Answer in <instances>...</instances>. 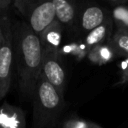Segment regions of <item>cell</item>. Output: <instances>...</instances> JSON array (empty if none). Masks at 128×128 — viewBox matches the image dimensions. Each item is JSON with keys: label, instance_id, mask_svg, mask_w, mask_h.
I'll list each match as a JSON object with an SVG mask.
<instances>
[{"label": "cell", "instance_id": "cell-1", "mask_svg": "<svg viewBox=\"0 0 128 128\" xmlns=\"http://www.w3.org/2000/svg\"><path fill=\"white\" fill-rule=\"evenodd\" d=\"M12 42L20 91L24 97L31 98L40 77L44 49L25 21L12 23Z\"/></svg>", "mask_w": 128, "mask_h": 128}, {"label": "cell", "instance_id": "cell-2", "mask_svg": "<svg viewBox=\"0 0 128 128\" xmlns=\"http://www.w3.org/2000/svg\"><path fill=\"white\" fill-rule=\"evenodd\" d=\"M31 98L33 102L31 128L51 127L64 108V96L40 76Z\"/></svg>", "mask_w": 128, "mask_h": 128}, {"label": "cell", "instance_id": "cell-3", "mask_svg": "<svg viewBox=\"0 0 128 128\" xmlns=\"http://www.w3.org/2000/svg\"><path fill=\"white\" fill-rule=\"evenodd\" d=\"M15 7L26 19L30 29L39 36L50 24L56 20L55 8L52 1L16 0Z\"/></svg>", "mask_w": 128, "mask_h": 128}, {"label": "cell", "instance_id": "cell-4", "mask_svg": "<svg viewBox=\"0 0 128 128\" xmlns=\"http://www.w3.org/2000/svg\"><path fill=\"white\" fill-rule=\"evenodd\" d=\"M0 25L4 39L0 44V101L7 95L13 75L14 51L12 42V22L10 18L3 14L0 19Z\"/></svg>", "mask_w": 128, "mask_h": 128}, {"label": "cell", "instance_id": "cell-5", "mask_svg": "<svg viewBox=\"0 0 128 128\" xmlns=\"http://www.w3.org/2000/svg\"><path fill=\"white\" fill-rule=\"evenodd\" d=\"M40 76H42L61 95L64 96L66 87V73L62 65L59 52L44 51Z\"/></svg>", "mask_w": 128, "mask_h": 128}, {"label": "cell", "instance_id": "cell-6", "mask_svg": "<svg viewBox=\"0 0 128 128\" xmlns=\"http://www.w3.org/2000/svg\"><path fill=\"white\" fill-rule=\"evenodd\" d=\"M0 128H27L25 112L5 101L0 105Z\"/></svg>", "mask_w": 128, "mask_h": 128}, {"label": "cell", "instance_id": "cell-7", "mask_svg": "<svg viewBox=\"0 0 128 128\" xmlns=\"http://www.w3.org/2000/svg\"><path fill=\"white\" fill-rule=\"evenodd\" d=\"M108 15L99 5H88L82 11L79 18V25L83 32L88 33L104 23L108 19Z\"/></svg>", "mask_w": 128, "mask_h": 128}, {"label": "cell", "instance_id": "cell-8", "mask_svg": "<svg viewBox=\"0 0 128 128\" xmlns=\"http://www.w3.org/2000/svg\"><path fill=\"white\" fill-rule=\"evenodd\" d=\"M113 24L114 23L112 21V18L109 17L104 23H102L101 25H99L98 27L93 29L92 31L86 33V35L83 39V43L88 52L92 48H94L98 45L108 43L110 41V39L112 37L111 34H112Z\"/></svg>", "mask_w": 128, "mask_h": 128}, {"label": "cell", "instance_id": "cell-9", "mask_svg": "<svg viewBox=\"0 0 128 128\" xmlns=\"http://www.w3.org/2000/svg\"><path fill=\"white\" fill-rule=\"evenodd\" d=\"M62 36H63V26L57 20H55L38 37L40 39L44 51L59 52Z\"/></svg>", "mask_w": 128, "mask_h": 128}, {"label": "cell", "instance_id": "cell-10", "mask_svg": "<svg viewBox=\"0 0 128 128\" xmlns=\"http://www.w3.org/2000/svg\"><path fill=\"white\" fill-rule=\"evenodd\" d=\"M56 20L64 26H72L76 21V7L73 2L67 0H52Z\"/></svg>", "mask_w": 128, "mask_h": 128}, {"label": "cell", "instance_id": "cell-11", "mask_svg": "<svg viewBox=\"0 0 128 128\" xmlns=\"http://www.w3.org/2000/svg\"><path fill=\"white\" fill-rule=\"evenodd\" d=\"M115 56H116V54L113 51L109 42L102 44V45H98V46L92 48L91 50H89V52L87 53L88 59L92 63L97 64V65L107 64V63L111 62L115 58Z\"/></svg>", "mask_w": 128, "mask_h": 128}, {"label": "cell", "instance_id": "cell-12", "mask_svg": "<svg viewBox=\"0 0 128 128\" xmlns=\"http://www.w3.org/2000/svg\"><path fill=\"white\" fill-rule=\"evenodd\" d=\"M109 44L111 45L116 56L128 58V30L117 29L112 35Z\"/></svg>", "mask_w": 128, "mask_h": 128}, {"label": "cell", "instance_id": "cell-13", "mask_svg": "<svg viewBox=\"0 0 128 128\" xmlns=\"http://www.w3.org/2000/svg\"><path fill=\"white\" fill-rule=\"evenodd\" d=\"M111 18L117 29L128 30V4L125 2H113Z\"/></svg>", "mask_w": 128, "mask_h": 128}, {"label": "cell", "instance_id": "cell-14", "mask_svg": "<svg viewBox=\"0 0 128 128\" xmlns=\"http://www.w3.org/2000/svg\"><path fill=\"white\" fill-rule=\"evenodd\" d=\"M62 128H102V127L90 121H85L77 117H71L63 123Z\"/></svg>", "mask_w": 128, "mask_h": 128}, {"label": "cell", "instance_id": "cell-15", "mask_svg": "<svg viewBox=\"0 0 128 128\" xmlns=\"http://www.w3.org/2000/svg\"><path fill=\"white\" fill-rule=\"evenodd\" d=\"M119 72H120L119 84L128 83V58H122L121 63L119 64Z\"/></svg>", "mask_w": 128, "mask_h": 128}, {"label": "cell", "instance_id": "cell-16", "mask_svg": "<svg viewBox=\"0 0 128 128\" xmlns=\"http://www.w3.org/2000/svg\"><path fill=\"white\" fill-rule=\"evenodd\" d=\"M11 3V0H0V13H5Z\"/></svg>", "mask_w": 128, "mask_h": 128}, {"label": "cell", "instance_id": "cell-17", "mask_svg": "<svg viewBox=\"0 0 128 128\" xmlns=\"http://www.w3.org/2000/svg\"><path fill=\"white\" fill-rule=\"evenodd\" d=\"M3 14H5V13H0V19H1ZM3 39H4V36H3V32H2V29H1V25H0V44L2 43Z\"/></svg>", "mask_w": 128, "mask_h": 128}]
</instances>
